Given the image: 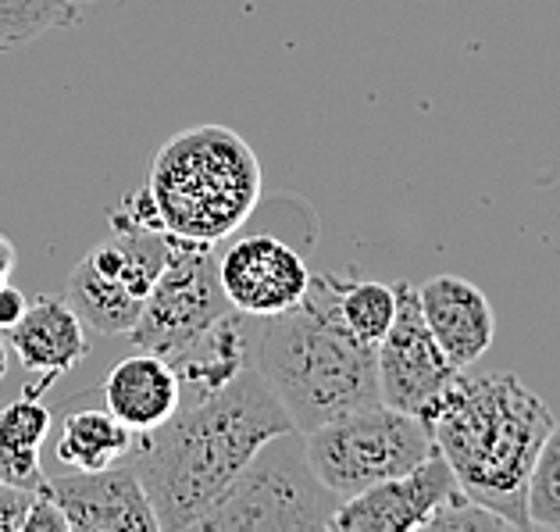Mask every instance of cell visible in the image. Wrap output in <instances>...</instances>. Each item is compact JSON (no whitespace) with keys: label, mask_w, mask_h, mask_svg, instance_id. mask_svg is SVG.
I'll return each instance as SVG.
<instances>
[{"label":"cell","mask_w":560,"mask_h":532,"mask_svg":"<svg viewBox=\"0 0 560 532\" xmlns=\"http://www.w3.org/2000/svg\"><path fill=\"white\" fill-rule=\"evenodd\" d=\"M418 308L425 319L435 344L454 368H471L482 354L493 347L497 319L489 297L475 282L460 276H432L418 286Z\"/></svg>","instance_id":"4fadbf2b"},{"label":"cell","mask_w":560,"mask_h":532,"mask_svg":"<svg viewBox=\"0 0 560 532\" xmlns=\"http://www.w3.org/2000/svg\"><path fill=\"white\" fill-rule=\"evenodd\" d=\"M11 350L19 354L25 372L36 375L33 393L68 375L90 354L86 325L65 297H36L15 329H8Z\"/></svg>","instance_id":"5bb4252c"},{"label":"cell","mask_w":560,"mask_h":532,"mask_svg":"<svg viewBox=\"0 0 560 532\" xmlns=\"http://www.w3.org/2000/svg\"><path fill=\"white\" fill-rule=\"evenodd\" d=\"M261 161L240 132L197 126L158 150L147 186L129 200V215L115 222L154 233L222 243L236 236L261 200Z\"/></svg>","instance_id":"277c9868"},{"label":"cell","mask_w":560,"mask_h":532,"mask_svg":"<svg viewBox=\"0 0 560 532\" xmlns=\"http://www.w3.org/2000/svg\"><path fill=\"white\" fill-rule=\"evenodd\" d=\"M225 311L232 308L222 293V282H218L214 243L168 236L165 268H161L140 319L126 336L140 350L172 361L186 347H194Z\"/></svg>","instance_id":"ba28073f"},{"label":"cell","mask_w":560,"mask_h":532,"mask_svg":"<svg viewBox=\"0 0 560 532\" xmlns=\"http://www.w3.org/2000/svg\"><path fill=\"white\" fill-rule=\"evenodd\" d=\"M432 529H443V532H471V529H511V525L503 522L500 514L482 508V504H475L457 486L454 494H450L440 504V508H435V514L425 522V532H432Z\"/></svg>","instance_id":"44dd1931"},{"label":"cell","mask_w":560,"mask_h":532,"mask_svg":"<svg viewBox=\"0 0 560 532\" xmlns=\"http://www.w3.org/2000/svg\"><path fill=\"white\" fill-rule=\"evenodd\" d=\"M8 375V344H4V336H0V379Z\"/></svg>","instance_id":"d4e9b609"},{"label":"cell","mask_w":560,"mask_h":532,"mask_svg":"<svg viewBox=\"0 0 560 532\" xmlns=\"http://www.w3.org/2000/svg\"><path fill=\"white\" fill-rule=\"evenodd\" d=\"M525 511H528V529L560 532V421H553L536 461H532Z\"/></svg>","instance_id":"ffe728a7"},{"label":"cell","mask_w":560,"mask_h":532,"mask_svg":"<svg viewBox=\"0 0 560 532\" xmlns=\"http://www.w3.org/2000/svg\"><path fill=\"white\" fill-rule=\"evenodd\" d=\"M22 532H68V522H65V514H61L58 500H54L47 483L33 494V504H30L25 522H22Z\"/></svg>","instance_id":"7402d4cb"},{"label":"cell","mask_w":560,"mask_h":532,"mask_svg":"<svg viewBox=\"0 0 560 532\" xmlns=\"http://www.w3.org/2000/svg\"><path fill=\"white\" fill-rule=\"evenodd\" d=\"M300 436H304L314 475L339 500L358 497L368 486L411 472L435 454L425 421L418 415L396 412L382 401L353 407V412Z\"/></svg>","instance_id":"8992f818"},{"label":"cell","mask_w":560,"mask_h":532,"mask_svg":"<svg viewBox=\"0 0 560 532\" xmlns=\"http://www.w3.org/2000/svg\"><path fill=\"white\" fill-rule=\"evenodd\" d=\"M339 497L314 475L304 436H271L222 500L194 525L197 532H304L329 529Z\"/></svg>","instance_id":"5b68a950"},{"label":"cell","mask_w":560,"mask_h":532,"mask_svg":"<svg viewBox=\"0 0 560 532\" xmlns=\"http://www.w3.org/2000/svg\"><path fill=\"white\" fill-rule=\"evenodd\" d=\"M25 308H30V297H25L22 290H15L11 282L0 286V333L15 329L19 319L25 315Z\"/></svg>","instance_id":"603a6c76"},{"label":"cell","mask_w":560,"mask_h":532,"mask_svg":"<svg viewBox=\"0 0 560 532\" xmlns=\"http://www.w3.org/2000/svg\"><path fill=\"white\" fill-rule=\"evenodd\" d=\"M68 532H161L143 483L121 465L101 472H72L47 479Z\"/></svg>","instance_id":"7c38bea8"},{"label":"cell","mask_w":560,"mask_h":532,"mask_svg":"<svg viewBox=\"0 0 560 532\" xmlns=\"http://www.w3.org/2000/svg\"><path fill=\"white\" fill-rule=\"evenodd\" d=\"M50 432V407L39 404V393L11 401L0 412V483L36 489L47 483L39 469V447Z\"/></svg>","instance_id":"e0dca14e"},{"label":"cell","mask_w":560,"mask_h":532,"mask_svg":"<svg viewBox=\"0 0 560 532\" xmlns=\"http://www.w3.org/2000/svg\"><path fill=\"white\" fill-rule=\"evenodd\" d=\"M168 236L154 229L115 222V236L90 247L68 276L65 300L86 329L126 336L165 268Z\"/></svg>","instance_id":"52a82bcc"},{"label":"cell","mask_w":560,"mask_h":532,"mask_svg":"<svg viewBox=\"0 0 560 532\" xmlns=\"http://www.w3.org/2000/svg\"><path fill=\"white\" fill-rule=\"evenodd\" d=\"M457 479L443 454L435 450L411 472L393 475L361 489L358 497L339 500L332 514V532H415L425 529L435 508L454 494Z\"/></svg>","instance_id":"8fae6325"},{"label":"cell","mask_w":560,"mask_h":532,"mask_svg":"<svg viewBox=\"0 0 560 532\" xmlns=\"http://www.w3.org/2000/svg\"><path fill=\"white\" fill-rule=\"evenodd\" d=\"M214 265L229 308L250 319L293 308L314 276L304 254L271 233L236 236L222 254H214Z\"/></svg>","instance_id":"30bf717a"},{"label":"cell","mask_w":560,"mask_h":532,"mask_svg":"<svg viewBox=\"0 0 560 532\" xmlns=\"http://www.w3.org/2000/svg\"><path fill=\"white\" fill-rule=\"evenodd\" d=\"M72 4H97V0H72Z\"/></svg>","instance_id":"484cf974"},{"label":"cell","mask_w":560,"mask_h":532,"mask_svg":"<svg viewBox=\"0 0 560 532\" xmlns=\"http://www.w3.org/2000/svg\"><path fill=\"white\" fill-rule=\"evenodd\" d=\"M435 450L475 504L511 529H528L525 489L553 415L514 372H460L418 415Z\"/></svg>","instance_id":"7a4b0ae2"},{"label":"cell","mask_w":560,"mask_h":532,"mask_svg":"<svg viewBox=\"0 0 560 532\" xmlns=\"http://www.w3.org/2000/svg\"><path fill=\"white\" fill-rule=\"evenodd\" d=\"M290 429V415L250 361L225 386L183 393L165 426L136 436L126 465L143 483L158 529L183 532L222 500L271 436Z\"/></svg>","instance_id":"6da1fadb"},{"label":"cell","mask_w":560,"mask_h":532,"mask_svg":"<svg viewBox=\"0 0 560 532\" xmlns=\"http://www.w3.org/2000/svg\"><path fill=\"white\" fill-rule=\"evenodd\" d=\"M101 404L136 436L154 432L183 404L179 372L161 354L136 350L107 372L101 383Z\"/></svg>","instance_id":"9a60e30c"},{"label":"cell","mask_w":560,"mask_h":532,"mask_svg":"<svg viewBox=\"0 0 560 532\" xmlns=\"http://www.w3.org/2000/svg\"><path fill=\"white\" fill-rule=\"evenodd\" d=\"M15 262H19V251L15 243H11L4 233H0V286L11 279V271H15Z\"/></svg>","instance_id":"cb8c5ba5"},{"label":"cell","mask_w":560,"mask_h":532,"mask_svg":"<svg viewBox=\"0 0 560 532\" xmlns=\"http://www.w3.org/2000/svg\"><path fill=\"white\" fill-rule=\"evenodd\" d=\"M136 447V432L107 412V407H68L54 454L72 472H101L121 465Z\"/></svg>","instance_id":"2e32d148"},{"label":"cell","mask_w":560,"mask_h":532,"mask_svg":"<svg viewBox=\"0 0 560 532\" xmlns=\"http://www.w3.org/2000/svg\"><path fill=\"white\" fill-rule=\"evenodd\" d=\"M79 4L72 0H0V50H19L50 30H72Z\"/></svg>","instance_id":"d6986e66"},{"label":"cell","mask_w":560,"mask_h":532,"mask_svg":"<svg viewBox=\"0 0 560 532\" xmlns=\"http://www.w3.org/2000/svg\"><path fill=\"white\" fill-rule=\"evenodd\" d=\"M339 279L332 271L311 276L293 308L254 319L250 361L296 432L378 401L375 347L353 336L339 315Z\"/></svg>","instance_id":"3957f363"},{"label":"cell","mask_w":560,"mask_h":532,"mask_svg":"<svg viewBox=\"0 0 560 532\" xmlns=\"http://www.w3.org/2000/svg\"><path fill=\"white\" fill-rule=\"evenodd\" d=\"M396 315L386 336L375 344V368H378V401L396 407V412L421 415L440 397L446 383L460 368L435 344L425 319L418 308V286L396 282Z\"/></svg>","instance_id":"9c48e42d"},{"label":"cell","mask_w":560,"mask_h":532,"mask_svg":"<svg viewBox=\"0 0 560 532\" xmlns=\"http://www.w3.org/2000/svg\"><path fill=\"white\" fill-rule=\"evenodd\" d=\"M339 315H343L347 329L364 339V344H378L396 315V290L386 282L372 279H339Z\"/></svg>","instance_id":"ac0fdd59"}]
</instances>
